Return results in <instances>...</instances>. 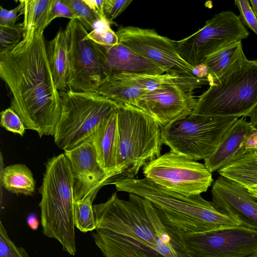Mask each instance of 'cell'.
<instances>
[{
  "mask_svg": "<svg viewBox=\"0 0 257 257\" xmlns=\"http://www.w3.org/2000/svg\"><path fill=\"white\" fill-rule=\"evenodd\" d=\"M2 186L12 193L32 196L36 182L31 170L25 165L16 164L4 168L1 171Z\"/></svg>",
  "mask_w": 257,
  "mask_h": 257,
  "instance_id": "obj_25",
  "label": "cell"
},
{
  "mask_svg": "<svg viewBox=\"0 0 257 257\" xmlns=\"http://www.w3.org/2000/svg\"><path fill=\"white\" fill-rule=\"evenodd\" d=\"M244 116L250 118L249 123L251 126L257 127V104Z\"/></svg>",
  "mask_w": 257,
  "mask_h": 257,
  "instance_id": "obj_39",
  "label": "cell"
},
{
  "mask_svg": "<svg viewBox=\"0 0 257 257\" xmlns=\"http://www.w3.org/2000/svg\"><path fill=\"white\" fill-rule=\"evenodd\" d=\"M117 110L103 120L90 141L98 161L109 177V184L116 173V155L117 137Z\"/></svg>",
  "mask_w": 257,
  "mask_h": 257,
  "instance_id": "obj_19",
  "label": "cell"
},
{
  "mask_svg": "<svg viewBox=\"0 0 257 257\" xmlns=\"http://www.w3.org/2000/svg\"><path fill=\"white\" fill-rule=\"evenodd\" d=\"M119 43L161 67L166 73L195 77V67L180 55L175 41L155 30L133 26H120Z\"/></svg>",
  "mask_w": 257,
  "mask_h": 257,
  "instance_id": "obj_13",
  "label": "cell"
},
{
  "mask_svg": "<svg viewBox=\"0 0 257 257\" xmlns=\"http://www.w3.org/2000/svg\"><path fill=\"white\" fill-rule=\"evenodd\" d=\"M118 191L133 193L150 201L158 213L181 234L241 225L218 210L200 194L190 196L161 187L146 179H126L113 183Z\"/></svg>",
  "mask_w": 257,
  "mask_h": 257,
  "instance_id": "obj_3",
  "label": "cell"
},
{
  "mask_svg": "<svg viewBox=\"0 0 257 257\" xmlns=\"http://www.w3.org/2000/svg\"><path fill=\"white\" fill-rule=\"evenodd\" d=\"M182 235L193 257H257V230L242 225Z\"/></svg>",
  "mask_w": 257,
  "mask_h": 257,
  "instance_id": "obj_12",
  "label": "cell"
},
{
  "mask_svg": "<svg viewBox=\"0 0 257 257\" xmlns=\"http://www.w3.org/2000/svg\"><path fill=\"white\" fill-rule=\"evenodd\" d=\"M65 31L69 48L68 89L95 92L110 77L103 47L86 38L88 32L77 20H70Z\"/></svg>",
  "mask_w": 257,
  "mask_h": 257,
  "instance_id": "obj_9",
  "label": "cell"
},
{
  "mask_svg": "<svg viewBox=\"0 0 257 257\" xmlns=\"http://www.w3.org/2000/svg\"><path fill=\"white\" fill-rule=\"evenodd\" d=\"M249 35L238 16L228 10L214 15L195 33L175 42L180 56L195 67L203 64L212 54Z\"/></svg>",
  "mask_w": 257,
  "mask_h": 257,
  "instance_id": "obj_10",
  "label": "cell"
},
{
  "mask_svg": "<svg viewBox=\"0 0 257 257\" xmlns=\"http://www.w3.org/2000/svg\"><path fill=\"white\" fill-rule=\"evenodd\" d=\"M46 171L39 192L43 234L57 239L63 250L76 253L74 221V180L69 162L64 154L45 164Z\"/></svg>",
  "mask_w": 257,
  "mask_h": 257,
  "instance_id": "obj_4",
  "label": "cell"
},
{
  "mask_svg": "<svg viewBox=\"0 0 257 257\" xmlns=\"http://www.w3.org/2000/svg\"><path fill=\"white\" fill-rule=\"evenodd\" d=\"M133 2L132 0H104V14L110 25L115 24L114 20L120 15Z\"/></svg>",
  "mask_w": 257,
  "mask_h": 257,
  "instance_id": "obj_34",
  "label": "cell"
},
{
  "mask_svg": "<svg viewBox=\"0 0 257 257\" xmlns=\"http://www.w3.org/2000/svg\"><path fill=\"white\" fill-rule=\"evenodd\" d=\"M116 173L109 184L135 178L141 168L161 155L163 127L137 106L120 104L117 109Z\"/></svg>",
  "mask_w": 257,
  "mask_h": 257,
  "instance_id": "obj_5",
  "label": "cell"
},
{
  "mask_svg": "<svg viewBox=\"0 0 257 257\" xmlns=\"http://www.w3.org/2000/svg\"><path fill=\"white\" fill-rule=\"evenodd\" d=\"M84 1L85 3L93 10L100 20L102 21H107L104 14V0Z\"/></svg>",
  "mask_w": 257,
  "mask_h": 257,
  "instance_id": "obj_38",
  "label": "cell"
},
{
  "mask_svg": "<svg viewBox=\"0 0 257 257\" xmlns=\"http://www.w3.org/2000/svg\"><path fill=\"white\" fill-rule=\"evenodd\" d=\"M211 193L212 202L218 210L241 225L257 230V199L247 189L219 176Z\"/></svg>",
  "mask_w": 257,
  "mask_h": 257,
  "instance_id": "obj_16",
  "label": "cell"
},
{
  "mask_svg": "<svg viewBox=\"0 0 257 257\" xmlns=\"http://www.w3.org/2000/svg\"><path fill=\"white\" fill-rule=\"evenodd\" d=\"M57 18L74 19L71 10L64 0H54L49 19V24Z\"/></svg>",
  "mask_w": 257,
  "mask_h": 257,
  "instance_id": "obj_35",
  "label": "cell"
},
{
  "mask_svg": "<svg viewBox=\"0 0 257 257\" xmlns=\"http://www.w3.org/2000/svg\"><path fill=\"white\" fill-rule=\"evenodd\" d=\"M247 189L257 199V187H251Z\"/></svg>",
  "mask_w": 257,
  "mask_h": 257,
  "instance_id": "obj_42",
  "label": "cell"
},
{
  "mask_svg": "<svg viewBox=\"0 0 257 257\" xmlns=\"http://www.w3.org/2000/svg\"><path fill=\"white\" fill-rule=\"evenodd\" d=\"M102 46L110 77L119 73L159 75L166 73L160 66L119 43L113 46Z\"/></svg>",
  "mask_w": 257,
  "mask_h": 257,
  "instance_id": "obj_18",
  "label": "cell"
},
{
  "mask_svg": "<svg viewBox=\"0 0 257 257\" xmlns=\"http://www.w3.org/2000/svg\"><path fill=\"white\" fill-rule=\"evenodd\" d=\"M96 222L92 236L105 257H193L179 231L148 200L116 193L92 206Z\"/></svg>",
  "mask_w": 257,
  "mask_h": 257,
  "instance_id": "obj_1",
  "label": "cell"
},
{
  "mask_svg": "<svg viewBox=\"0 0 257 257\" xmlns=\"http://www.w3.org/2000/svg\"><path fill=\"white\" fill-rule=\"evenodd\" d=\"M244 55L242 43L240 41L210 55L203 64L209 70L214 82L229 71Z\"/></svg>",
  "mask_w": 257,
  "mask_h": 257,
  "instance_id": "obj_26",
  "label": "cell"
},
{
  "mask_svg": "<svg viewBox=\"0 0 257 257\" xmlns=\"http://www.w3.org/2000/svg\"><path fill=\"white\" fill-rule=\"evenodd\" d=\"M1 125L6 130L23 136L26 130L19 115L10 107L1 112Z\"/></svg>",
  "mask_w": 257,
  "mask_h": 257,
  "instance_id": "obj_32",
  "label": "cell"
},
{
  "mask_svg": "<svg viewBox=\"0 0 257 257\" xmlns=\"http://www.w3.org/2000/svg\"><path fill=\"white\" fill-rule=\"evenodd\" d=\"M218 173L246 189L257 187V150L245 153Z\"/></svg>",
  "mask_w": 257,
  "mask_h": 257,
  "instance_id": "obj_22",
  "label": "cell"
},
{
  "mask_svg": "<svg viewBox=\"0 0 257 257\" xmlns=\"http://www.w3.org/2000/svg\"><path fill=\"white\" fill-rule=\"evenodd\" d=\"M142 170L145 178L187 196L206 192L213 181L204 164L171 151L150 161Z\"/></svg>",
  "mask_w": 257,
  "mask_h": 257,
  "instance_id": "obj_11",
  "label": "cell"
},
{
  "mask_svg": "<svg viewBox=\"0 0 257 257\" xmlns=\"http://www.w3.org/2000/svg\"><path fill=\"white\" fill-rule=\"evenodd\" d=\"M54 0H21L19 14L23 15V38L34 34H44Z\"/></svg>",
  "mask_w": 257,
  "mask_h": 257,
  "instance_id": "obj_21",
  "label": "cell"
},
{
  "mask_svg": "<svg viewBox=\"0 0 257 257\" xmlns=\"http://www.w3.org/2000/svg\"><path fill=\"white\" fill-rule=\"evenodd\" d=\"M95 198L89 196L74 201V221L75 226L80 231L86 232L96 228L92 202Z\"/></svg>",
  "mask_w": 257,
  "mask_h": 257,
  "instance_id": "obj_27",
  "label": "cell"
},
{
  "mask_svg": "<svg viewBox=\"0 0 257 257\" xmlns=\"http://www.w3.org/2000/svg\"><path fill=\"white\" fill-rule=\"evenodd\" d=\"M27 223L33 230H36L39 226V221L37 217L32 214L28 218Z\"/></svg>",
  "mask_w": 257,
  "mask_h": 257,
  "instance_id": "obj_40",
  "label": "cell"
},
{
  "mask_svg": "<svg viewBox=\"0 0 257 257\" xmlns=\"http://www.w3.org/2000/svg\"><path fill=\"white\" fill-rule=\"evenodd\" d=\"M257 104V60L245 55L197 98L192 112L216 116H244Z\"/></svg>",
  "mask_w": 257,
  "mask_h": 257,
  "instance_id": "obj_6",
  "label": "cell"
},
{
  "mask_svg": "<svg viewBox=\"0 0 257 257\" xmlns=\"http://www.w3.org/2000/svg\"><path fill=\"white\" fill-rule=\"evenodd\" d=\"M64 1L71 10L74 19L77 20L88 32L92 31L104 23H109L100 20L84 0Z\"/></svg>",
  "mask_w": 257,
  "mask_h": 257,
  "instance_id": "obj_28",
  "label": "cell"
},
{
  "mask_svg": "<svg viewBox=\"0 0 257 257\" xmlns=\"http://www.w3.org/2000/svg\"><path fill=\"white\" fill-rule=\"evenodd\" d=\"M0 257H29L23 247H18L9 238L2 222L0 221Z\"/></svg>",
  "mask_w": 257,
  "mask_h": 257,
  "instance_id": "obj_31",
  "label": "cell"
},
{
  "mask_svg": "<svg viewBox=\"0 0 257 257\" xmlns=\"http://www.w3.org/2000/svg\"><path fill=\"white\" fill-rule=\"evenodd\" d=\"M64 154L73 176L74 201L89 196L95 198L99 189L108 184L109 177L98 161L92 143L87 141Z\"/></svg>",
  "mask_w": 257,
  "mask_h": 257,
  "instance_id": "obj_15",
  "label": "cell"
},
{
  "mask_svg": "<svg viewBox=\"0 0 257 257\" xmlns=\"http://www.w3.org/2000/svg\"><path fill=\"white\" fill-rule=\"evenodd\" d=\"M22 23L0 26V55L13 50L23 40Z\"/></svg>",
  "mask_w": 257,
  "mask_h": 257,
  "instance_id": "obj_29",
  "label": "cell"
},
{
  "mask_svg": "<svg viewBox=\"0 0 257 257\" xmlns=\"http://www.w3.org/2000/svg\"><path fill=\"white\" fill-rule=\"evenodd\" d=\"M86 38L103 46L111 47L119 43L116 32L111 29L108 23H104L88 32Z\"/></svg>",
  "mask_w": 257,
  "mask_h": 257,
  "instance_id": "obj_30",
  "label": "cell"
},
{
  "mask_svg": "<svg viewBox=\"0 0 257 257\" xmlns=\"http://www.w3.org/2000/svg\"><path fill=\"white\" fill-rule=\"evenodd\" d=\"M0 76L11 95V107L26 130L41 138L54 136L61 113V97L46 53L44 34L23 38L0 55Z\"/></svg>",
  "mask_w": 257,
  "mask_h": 257,
  "instance_id": "obj_2",
  "label": "cell"
},
{
  "mask_svg": "<svg viewBox=\"0 0 257 257\" xmlns=\"http://www.w3.org/2000/svg\"><path fill=\"white\" fill-rule=\"evenodd\" d=\"M252 126L243 116L226 132L213 153L204 160L210 173L219 169L243 155L242 145Z\"/></svg>",
  "mask_w": 257,
  "mask_h": 257,
  "instance_id": "obj_17",
  "label": "cell"
},
{
  "mask_svg": "<svg viewBox=\"0 0 257 257\" xmlns=\"http://www.w3.org/2000/svg\"><path fill=\"white\" fill-rule=\"evenodd\" d=\"M193 85H167L147 91L137 107L153 116L164 127L191 113L197 104Z\"/></svg>",
  "mask_w": 257,
  "mask_h": 257,
  "instance_id": "obj_14",
  "label": "cell"
},
{
  "mask_svg": "<svg viewBox=\"0 0 257 257\" xmlns=\"http://www.w3.org/2000/svg\"><path fill=\"white\" fill-rule=\"evenodd\" d=\"M46 53L49 66L58 90L68 89L69 59L67 35L60 30L55 37L46 45Z\"/></svg>",
  "mask_w": 257,
  "mask_h": 257,
  "instance_id": "obj_20",
  "label": "cell"
},
{
  "mask_svg": "<svg viewBox=\"0 0 257 257\" xmlns=\"http://www.w3.org/2000/svg\"><path fill=\"white\" fill-rule=\"evenodd\" d=\"M146 91L125 79L113 75L95 92L119 105L126 103L137 106Z\"/></svg>",
  "mask_w": 257,
  "mask_h": 257,
  "instance_id": "obj_24",
  "label": "cell"
},
{
  "mask_svg": "<svg viewBox=\"0 0 257 257\" xmlns=\"http://www.w3.org/2000/svg\"><path fill=\"white\" fill-rule=\"evenodd\" d=\"M235 5L239 11L238 18L245 26H247L257 35V18L248 0H236Z\"/></svg>",
  "mask_w": 257,
  "mask_h": 257,
  "instance_id": "obj_33",
  "label": "cell"
},
{
  "mask_svg": "<svg viewBox=\"0 0 257 257\" xmlns=\"http://www.w3.org/2000/svg\"><path fill=\"white\" fill-rule=\"evenodd\" d=\"M61 113L54 135L57 147L64 151L87 141L100 123L119 105L95 92L67 89L60 92Z\"/></svg>",
  "mask_w": 257,
  "mask_h": 257,
  "instance_id": "obj_7",
  "label": "cell"
},
{
  "mask_svg": "<svg viewBox=\"0 0 257 257\" xmlns=\"http://www.w3.org/2000/svg\"><path fill=\"white\" fill-rule=\"evenodd\" d=\"M238 116L205 115L192 112L163 127V144L170 151L194 161L215 150Z\"/></svg>",
  "mask_w": 257,
  "mask_h": 257,
  "instance_id": "obj_8",
  "label": "cell"
},
{
  "mask_svg": "<svg viewBox=\"0 0 257 257\" xmlns=\"http://www.w3.org/2000/svg\"><path fill=\"white\" fill-rule=\"evenodd\" d=\"M113 75L125 79L147 91L153 90L167 85H193L200 88L204 85H209V81L207 79L179 74L165 73L159 75H144L119 73Z\"/></svg>",
  "mask_w": 257,
  "mask_h": 257,
  "instance_id": "obj_23",
  "label": "cell"
},
{
  "mask_svg": "<svg viewBox=\"0 0 257 257\" xmlns=\"http://www.w3.org/2000/svg\"><path fill=\"white\" fill-rule=\"evenodd\" d=\"M20 11L19 4L13 9L9 10L1 6L0 26H13L16 25Z\"/></svg>",
  "mask_w": 257,
  "mask_h": 257,
  "instance_id": "obj_36",
  "label": "cell"
},
{
  "mask_svg": "<svg viewBox=\"0 0 257 257\" xmlns=\"http://www.w3.org/2000/svg\"><path fill=\"white\" fill-rule=\"evenodd\" d=\"M252 10L257 18V1L249 0Z\"/></svg>",
  "mask_w": 257,
  "mask_h": 257,
  "instance_id": "obj_41",
  "label": "cell"
},
{
  "mask_svg": "<svg viewBox=\"0 0 257 257\" xmlns=\"http://www.w3.org/2000/svg\"><path fill=\"white\" fill-rule=\"evenodd\" d=\"M243 154L257 150V128L252 127L245 137L242 145Z\"/></svg>",
  "mask_w": 257,
  "mask_h": 257,
  "instance_id": "obj_37",
  "label": "cell"
}]
</instances>
